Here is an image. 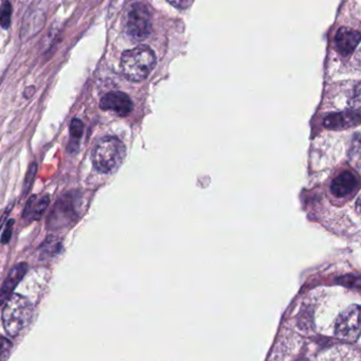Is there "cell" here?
I'll return each mask as SVG.
<instances>
[{"mask_svg": "<svg viewBox=\"0 0 361 361\" xmlns=\"http://www.w3.org/2000/svg\"><path fill=\"white\" fill-rule=\"evenodd\" d=\"M359 314H360L359 305H352L346 308L336 320V335L348 341L357 339L360 331Z\"/></svg>", "mask_w": 361, "mask_h": 361, "instance_id": "6", "label": "cell"}, {"mask_svg": "<svg viewBox=\"0 0 361 361\" xmlns=\"http://www.w3.org/2000/svg\"><path fill=\"white\" fill-rule=\"evenodd\" d=\"M121 71L130 82L143 81L149 77L156 65V56L151 48L138 46L128 50L121 56Z\"/></svg>", "mask_w": 361, "mask_h": 361, "instance_id": "2", "label": "cell"}, {"mask_svg": "<svg viewBox=\"0 0 361 361\" xmlns=\"http://www.w3.org/2000/svg\"><path fill=\"white\" fill-rule=\"evenodd\" d=\"M37 164H31L30 168H29L28 172H27L26 179H25V193H28L29 190H30L31 187H32L33 183H35V175H37Z\"/></svg>", "mask_w": 361, "mask_h": 361, "instance_id": "17", "label": "cell"}, {"mask_svg": "<svg viewBox=\"0 0 361 361\" xmlns=\"http://www.w3.org/2000/svg\"><path fill=\"white\" fill-rule=\"evenodd\" d=\"M13 344L8 338L0 335V361L7 360L11 354Z\"/></svg>", "mask_w": 361, "mask_h": 361, "instance_id": "16", "label": "cell"}, {"mask_svg": "<svg viewBox=\"0 0 361 361\" xmlns=\"http://www.w3.org/2000/svg\"><path fill=\"white\" fill-rule=\"evenodd\" d=\"M45 23L43 12L39 10H33L30 13L27 14L23 25L22 37L23 39H29L35 37Z\"/></svg>", "mask_w": 361, "mask_h": 361, "instance_id": "12", "label": "cell"}, {"mask_svg": "<svg viewBox=\"0 0 361 361\" xmlns=\"http://www.w3.org/2000/svg\"><path fill=\"white\" fill-rule=\"evenodd\" d=\"M27 270H28L27 263H20L14 266L13 269L10 271L9 276L4 282L3 286L0 288V305L5 304L7 300L13 295L16 286L24 278Z\"/></svg>", "mask_w": 361, "mask_h": 361, "instance_id": "10", "label": "cell"}, {"mask_svg": "<svg viewBox=\"0 0 361 361\" xmlns=\"http://www.w3.org/2000/svg\"><path fill=\"white\" fill-rule=\"evenodd\" d=\"M126 155V145L116 137H104L92 149L94 169L102 174H111L121 166Z\"/></svg>", "mask_w": 361, "mask_h": 361, "instance_id": "1", "label": "cell"}, {"mask_svg": "<svg viewBox=\"0 0 361 361\" xmlns=\"http://www.w3.org/2000/svg\"><path fill=\"white\" fill-rule=\"evenodd\" d=\"M126 32L134 42H142L152 32V18L147 6L135 4L128 10L126 18Z\"/></svg>", "mask_w": 361, "mask_h": 361, "instance_id": "4", "label": "cell"}, {"mask_svg": "<svg viewBox=\"0 0 361 361\" xmlns=\"http://www.w3.org/2000/svg\"><path fill=\"white\" fill-rule=\"evenodd\" d=\"M84 124L81 120L73 119L71 123V135L73 139H80L83 135Z\"/></svg>", "mask_w": 361, "mask_h": 361, "instance_id": "18", "label": "cell"}, {"mask_svg": "<svg viewBox=\"0 0 361 361\" xmlns=\"http://www.w3.org/2000/svg\"><path fill=\"white\" fill-rule=\"evenodd\" d=\"M62 248V243L54 236H50L44 242L41 247L42 257H54L58 255Z\"/></svg>", "mask_w": 361, "mask_h": 361, "instance_id": "14", "label": "cell"}, {"mask_svg": "<svg viewBox=\"0 0 361 361\" xmlns=\"http://www.w3.org/2000/svg\"><path fill=\"white\" fill-rule=\"evenodd\" d=\"M78 194L68 193L59 200L48 219V229H60L73 225L79 219Z\"/></svg>", "mask_w": 361, "mask_h": 361, "instance_id": "5", "label": "cell"}, {"mask_svg": "<svg viewBox=\"0 0 361 361\" xmlns=\"http://www.w3.org/2000/svg\"><path fill=\"white\" fill-rule=\"evenodd\" d=\"M49 196H45L39 200H37V196H32L25 208L24 217H31L32 219H41L46 209L49 206Z\"/></svg>", "mask_w": 361, "mask_h": 361, "instance_id": "13", "label": "cell"}, {"mask_svg": "<svg viewBox=\"0 0 361 361\" xmlns=\"http://www.w3.org/2000/svg\"><path fill=\"white\" fill-rule=\"evenodd\" d=\"M360 121L359 109L346 111L338 114H329L323 120V126L329 130H346L352 126H358Z\"/></svg>", "mask_w": 361, "mask_h": 361, "instance_id": "8", "label": "cell"}, {"mask_svg": "<svg viewBox=\"0 0 361 361\" xmlns=\"http://www.w3.org/2000/svg\"><path fill=\"white\" fill-rule=\"evenodd\" d=\"M168 1L173 7L177 8V9L185 10L188 9L193 4L194 0H168Z\"/></svg>", "mask_w": 361, "mask_h": 361, "instance_id": "20", "label": "cell"}, {"mask_svg": "<svg viewBox=\"0 0 361 361\" xmlns=\"http://www.w3.org/2000/svg\"><path fill=\"white\" fill-rule=\"evenodd\" d=\"M100 107L103 111H113L120 117H126L132 113L134 104L124 92H111L101 99Z\"/></svg>", "mask_w": 361, "mask_h": 361, "instance_id": "7", "label": "cell"}, {"mask_svg": "<svg viewBox=\"0 0 361 361\" xmlns=\"http://www.w3.org/2000/svg\"><path fill=\"white\" fill-rule=\"evenodd\" d=\"M358 187V177L350 171H344L334 179L331 185V192L335 197L344 198L354 193Z\"/></svg>", "mask_w": 361, "mask_h": 361, "instance_id": "9", "label": "cell"}, {"mask_svg": "<svg viewBox=\"0 0 361 361\" xmlns=\"http://www.w3.org/2000/svg\"><path fill=\"white\" fill-rule=\"evenodd\" d=\"M13 219H11V221L7 224V227H6V230L4 231L3 236H1V243H3V244H8V243L10 242V240H11L12 232H13Z\"/></svg>", "mask_w": 361, "mask_h": 361, "instance_id": "19", "label": "cell"}, {"mask_svg": "<svg viewBox=\"0 0 361 361\" xmlns=\"http://www.w3.org/2000/svg\"><path fill=\"white\" fill-rule=\"evenodd\" d=\"M33 306L24 295L13 293L5 303L3 322L6 333L11 337L20 335L30 323Z\"/></svg>", "mask_w": 361, "mask_h": 361, "instance_id": "3", "label": "cell"}, {"mask_svg": "<svg viewBox=\"0 0 361 361\" xmlns=\"http://www.w3.org/2000/svg\"><path fill=\"white\" fill-rule=\"evenodd\" d=\"M359 41H360V35L358 31L343 27L340 28L336 35V48L341 56H348L356 49Z\"/></svg>", "mask_w": 361, "mask_h": 361, "instance_id": "11", "label": "cell"}, {"mask_svg": "<svg viewBox=\"0 0 361 361\" xmlns=\"http://www.w3.org/2000/svg\"><path fill=\"white\" fill-rule=\"evenodd\" d=\"M12 18V5L10 1L4 3L1 10H0V25L4 29H8L11 25Z\"/></svg>", "mask_w": 361, "mask_h": 361, "instance_id": "15", "label": "cell"}]
</instances>
